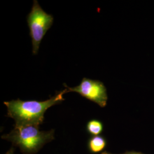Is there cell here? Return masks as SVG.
Segmentation results:
<instances>
[{
	"label": "cell",
	"instance_id": "cell-6",
	"mask_svg": "<svg viewBox=\"0 0 154 154\" xmlns=\"http://www.w3.org/2000/svg\"><path fill=\"white\" fill-rule=\"evenodd\" d=\"M86 130L92 136L99 135L103 131V124L97 119H92L88 122Z\"/></svg>",
	"mask_w": 154,
	"mask_h": 154
},
{
	"label": "cell",
	"instance_id": "cell-2",
	"mask_svg": "<svg viewBox=\"0 0 154 154\" xmlns=\"http://www.w3.org/2000/svg\"><path fill=\"white\" fill-rule=\"evenodd\" d=\"M54 131H40L39 127L34 125H16L13 130L2 138L11 142L18 147L22 153H37L46 143L54 139Z\"/></svg>",
	"mask_w": 154,
	"mask_h": 154
},
{
	"label": "cell",
	"instance_id": "cell-8",
	"mask_svg": "<svg viewBox=\"0 0 154 154\" xmlns=\"http://www.w3.org/2000/svg\"><path fill=\"white\" fill-rule=\"evenodd\" d=\"M14 149H13V148H11L9 151H8L6 154H14Z\"/></svg>",
	"mask_w": 154,
	"mask_h": 154
},
{
	"label": "cell",
	"instance_id": "cell-7",
	"mask_svg": "<svg viewBox=\"0 0 154 154\" xmlns=\"http://www.w3.org/2000/svg\"><path fill=\"white\" fill-rule=\"evenodd\" d=\"M101 154H112V153H111V152H107V151H103V152H102ZM143 154V153H142V152H136V151H127L126 152H125V153H123V154Z\"/></svg>",
	"mask_w": 154,
	"mask_h": 154
},
{
	"label": "cell",
	"instance_id": "cell-1",
	"mask_svg": "<svg viewBox=\"0 0 154 154\" xmlns=\"http://www.w3.org/2000/svg\"><path fill=\"white\" fill-rule=\"evenodd\" d=\"M67 88L58 92L54 96L45 101L21 100L18 99L4 102L7 107L8 116L16 122V125H34L39 127L44 121L46 110L51 106L61 103L64 100L63 95Z\"/></svg>",
	"mask_w": 154,
	"mask_h": 154
},
{
	"label": "cell",
	"instance_id": "cell-3",
	"mask_svg": "<svg viewBox=\"0 0 154 154\" xmlns=\"http://www.w3.org/2000/svg\"><path fill=\"white\" fill-rule=\"evenodd\" d=\"M53 21V16L46 13L40 6L38 2L34 0L32 10L27 17L33 54H37L41 42L46 32L51 27Z\"/></svg>",
	"mask_w": 154,
	"mask_h": 154
},
{
	"label": "cell",
	"instance_id": "cell-5",
	"mask_svg": "<svg viewBox=\"0 0 154 154\" xmlns=\"http://www.w3.org/2000/svg\"><path fill=\"white\" fill-rule=\"evenodd\" d=\"M107 146V140L106 138L101 136H92L88 139V147L91 153L98 154L106 148Z\"/></svg>",
	"mask_w": 154,
	"mask_h": 154
},
{
	"label": "cell",
	"instance_id": "cell-4",
	"mask_svg": "<svg viewBox=\"0 0 154 154\" xmlns=\"http://www.w3.org/2000/svg\"><path fill=\"white\" fill-rule=\"evenodd\" d=\"M69 92H75L86 99L105 107L107 105L108 96L105 85L98 80L83 78L81 83L74 88H69L64 85Z\"/></svg>",
	"mask_w": 154,
	"mask_h": 154
}]
</instances>
